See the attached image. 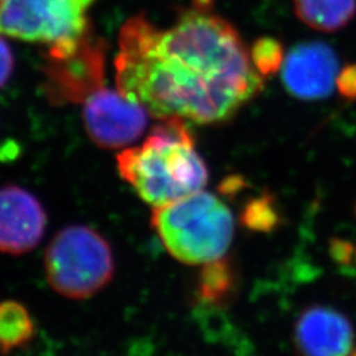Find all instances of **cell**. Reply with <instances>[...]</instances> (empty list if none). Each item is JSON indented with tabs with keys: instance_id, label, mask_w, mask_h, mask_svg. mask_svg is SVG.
Masks as SVG:
<instances>
[{
	"instance_id": "1",
	"label": "cell",
	"mask_w": 356,
	"mask_h": 356,
	"mask_svg": "<svg viewBox=\"0 0 356 356\" xmlns=\"http://www.w3.org/2000/svg\"><path fill=\"white\" fill-rule=\"evenodd\" d=\"M118 91L159 119L229 122L264 89L236 28L204 0L160 29L144 16L122 26Z\"/></svg>"
},
{
	"instance_id": "2",
	"label": "cell",
	"mask_w": 356,
	"mask_h": 356,
	"mask_svg": "<svg viewBox=\"0 0 356 356\" xmlns=\"http://www.w3.org/2000/svg\"><path fill=\"white\" fill-rule=\"evenodd\" d=\"M120 177L152 207L204 191L209 169L181 118L161 119L141 145L116 156Z\"/></svg>"
},
{
	"instance_id": "3",
	"label": "cell",
	"mask_w": 356,
	"mask_h": 356,
	"mask_svg": "<svg viewBox=\"0 0 356 356\" xmlns=\"http://www.w3.org/2000/svg\"><path fill=\"white\" fill-rule=\"evenodd\" d=\"M151 226L169 254L188 266L223 257L235 229L229 207L204 191L153 207Z\"/></svg>"
},
{
	"instance_id": "4",
	"label": "cell",
	"mask_w": 356,
	"mask_h": 356,
	"mask_svg": "<svg viewBox=\"0 0 356 356\" xmlns=\"http://www.w3.org/2000/svg\"><path fill=\"white\" fill-rule=\"evenodd\" d=\"M113 247L99 231L86 225L60 229L44 254L45 276L51 289L69 300H88L113 281Z\"/></svg>"
},
{
	"instance_id": "5",
	"label": "cell",
	"mask_w": 356,
	"mask_h": 356,
	"mask_svg": "<svg viewBox=\"0 0 356 356\" xmlns=\"http://www.w3.org/2000/svg\"><path fill=\"white\" fill-rule=\"evenodd\" d=\"M95 0H0V35L51 47L49 57L74 51L88 33Z\"/></svg>"
},
{
	"instance_id": "6",
	"label": "cell",
	"mask_w": 356,
	"mask_h": 356,
	"mask_svg": "<svg viewBox=\"0 0 356 356\" xmlns=\"http://www.w3.org/2000/svg\"><path fill=\"white\" fill-rule=\"evenodd\" d=\"M148 111L119 91L101 88L83 102V123L90 139L102 148H124L140 138Z\"/></svg>"
},
{
	"instance_id": "7",
	"label": "cell",
	"mask_w": 356,
	"mask_h": 356,
	"mask_svg": "<svg viewBox=\"0 0 356 356\" xmlns=\"http://www.w3.org/2000/svg\"><path fill=\"white\" fill-rule=\"evenodd\" d=\"M88 33L74 51L60 57H49L47 89L51 101L85 102L92 92L103 88L104 48L92 42Z\"/></svg>"
},
{
	"instance_id": "8",
	"label": "cell",
	"mask_w": 356,
	"mask_h": 356,
	"mask_svg": "<svg viewBox=\"0 0 356 356\" xmlns=\"http://www.w3.org/2000/svg\"><path fill=\"white\" fill-rule=\"evenodd\" d=\"M281 79L286 91L301 101L331 95L338 78V57L330 45L307 41L294 45L282 64Z\"/></svg>"
},
{
	"instance_id": "9",
	"label": "cell",
	"mask_w": 356,
	"mask_h": 356,
	"mask_svg": "<svg viewBox=\"0 0 356 356\" xmlns=\"http://www.w3.org/2000/svg\"><path fill=\"white\" fill-rule=\"evenodd\" d=\"M48 216L38 197L19 185L0 188V252L24 254L44 238Z\"/></svg>"
},
{
	"instance_id": "10",
	"label": "cell",
	"mask_w": 356,
	"mask_h": 356,
	"mask_svg": "<svg viewBox=\"0 0 356 356\" xmlns=\"http://www.w3.org/2000/svg\"><path fill=\"white\" fill-rule=\"evenodd\" d=\"M293 338L301 356H350L355 329L342 312L316 304L300 313Z\"/></svg>"
},
{
	"instance_id": "11",
	"label": "cell",
	"mask_w": 356,
	"mask_h": 356,
	"mask_svg": "<svg viewBox=\"0 0 356 356\" xmlns=\"http://www.w3.org/2000/svg\"><path fill=\"white\" fill-rule=\"evenodd\" d=\"M238 269L231 259L219 257L204 264L195 277L194 296L206 306H225L238 289Z\"/></svg>"
},
{
	"instance_id": "12",
	"label": "cell",
	"mask_w": 356,
	"mask_h": 356,
	"mask_svg": "<svg viewBox=\"0 0 356 356\" xmlns=\"http://www.w3.org/2000/svg\"><path fill=\"white\" fill-rule=\"evenodd\" d=\"M297 17L321 32H335L356 15V0H293Z\"/></svg>"
},
{
	"instance_id": "13",
	"label": "cell",
	"mask_w": 356,
	"mask_h": 356,
	"mask_svg": "<svg viewBox=\"0 0 356 356\" xmlns=\"http://www.w3.org/2000/svg\"><path fill=\"white\" fill-rule=\"evenodd\" d=\"M36 331V322L24 304L0 300V355L26 348L33 342Z\"/></svg>"
},
{
	"instance_id": "14",
	"label": "cell",
	"mask_w": 356,
	"mask_h": 356,
	"mask_svg": "<svg viewBox=\"0 0 356 356\" xmlns=\"http://www.w3.org/2000/svg\"><path fill=\"white\" fill-rule=\"evenodd\" d=\"M239 220L244 229L257 234H270L284 225V216L277 204V198L264 191L245 202Z\"/></svg>"
},
{
	"instance_id": "15",
	"label": "cell",
	"mask_w": 356,
	"mask_h": 356,
	"mask_svg": "<svg viewBox=\"0 0 356 356\" xmlns=\"http://www.w3.org/2000/svg\"><path fill=\"white\" fill-rule=\"evenodd\" d=\"M250 53L254 69L263 76L277 73L285 60L282 44L273 38H257Z\"/></svg>"
},
{
	"instance_id": "16",
	"label": "cell",
	"mask_w": 356,
	"mask_h": 356,
	"mask_svg": "<svg viewBox=\"0 0 356 356\" xmlns=\"http://www.w3.org/2000/svg\"><path fill=\"white\" fill-rule=\"evenodd\" d=\"M337 88L347 101L356 99V64L346 65L337 78Z\"/></svg>"
},
{
	"instance_id": "17",
	"label": "cell",
	"mask_w": 356,
	"mask_h": 356,
	"mask_svg": "<svg viewBox=\"0 0 356 356\" xmlns=\"http://www.w3.org/2000/svg\"><path fill=\"white\" fill-rule=\"evenodd\" d=\"M354 254H356V250L348 241L339 238L331 239L330 256L337 264L342 267H348L353 263Z\"/></svg>"
},
{
	"instance_id": "18",
	"label": "cell",
	"mask_w": 356,
	"mask_h": 356,
	"mask_svg": "<svg viewBox=\"0 0 356 356\" xmlns=\"http://www.w3.org/2000/svg\"><path fill=\"white\" fill-rule=\"evenodd\" d=\"M13 70V54L10 45L0 38V89L6 86Z\"/></svg>"
},
{
	"instance_id": "19",
	"label": "cell",
	"mask_w": 356,
	"mask_h": 356,
	"mask_svg": "<svg viewBox=\"0 0 356 356\" xmlns=\"http://www.w3.org/2000/svg\"><path fill=\"white\" fill-rule=\"evenodd\" d=\"M219 191L223 197H232L245 189V179L242 176H229L219 184Z\"/></svg>"
},
{
	"instance_id": "20",
	"label": "cell",
	"mask_w": 356,
	"mask_h": 356,
	"mask_svg": "<svg viewBox=\"0 0 356 356\" xmlns=\"http://www.w3.org/2000/svg\"><path fill=\"white\" fill-rule=\"evenodd\" d=\"M350 356H356V348L355 350H353V351H351V354H350Z\"/></svg>"
},
{
	"instance_id": "21",
	"label": "cell",
	"mask_w": 356,
	"mask_h": 356,
	"mask_svg": "<svg viewBox=\"0 0 356 356\" xmlns=\"http://www.w3.org/2000/svg\"><path fill=\"white\" fill-rule=\"evenodd\" d=\"M355 216H356V204H355Z\"/></svg>"
},
{
	"instance_id": "22",
	"label": "cell",
	"mask_w": 356,
	"mask_h": 356,
	"mask_svg": "<svg viewBox=\"0 0 356 356\" xmlns=\"http://www.w3.org/2000/svg\"></svg>"
}]
</instances>
